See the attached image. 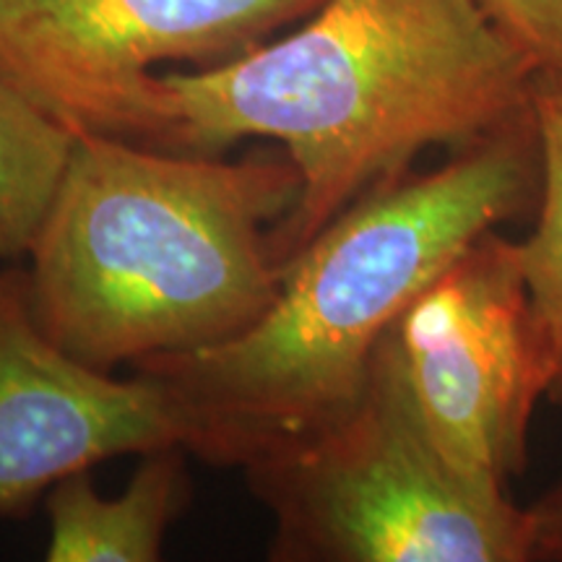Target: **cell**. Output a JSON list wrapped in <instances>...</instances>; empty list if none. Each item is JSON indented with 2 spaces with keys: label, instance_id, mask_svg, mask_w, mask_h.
<instances>
[{
  "label": "cell",
  "instance_id": "obj_1",
  "mask_svg": "<svg viewBox=\"0 0 562 562\" xmlns=\"http://www.w3.org/2000/svg\"><path fill=\"white\" fill-rule=\"evenodd\" d=\"M539 76L476 0H326L305 26L199 74H149L100 131L151 149L281 144L300 195L269 232L281 277L344 209L533 115Z\"/></svg>",
  "mask_w": 562,
  "mask_h": 562
},
{
  "label": "cell",
  "instance_id": "obj_2",
  "mask_svg": "<svg viewBox=\"0 0 562 562\" xmlns=\"http://www.w3.org/2000/svg\"><path fill=\"white\" fill-rule=\"evenodd\" d=\"M539 193L537 112L438 170L372 188L305 245L250 331L133 368L188 422V453L243 467L273 440L344 409L409 302L484 232Z\"/></svg>",
  "mask_w": 562,
  "mask_h": 562
},
{
  "label": "cell",
  "instance_id": "obj_3",
  "mask_svg": "<svg viewBox=\"0 0 562 562\" xmlns=\"http://www.w3.org/2000/svg\"><path fill=\"white\" fill-rule=\"evenodd\" d=\"M297 195L286 154L222 159L76 128L30 250L34 318L102 372L237 339L279 297L269 232Z\"/></svg>",
  "mask_w": 562,
  "mask_h": 562
},
{
  "label": "cell",
  "instance_id": "obj_4",
  "mask_svg": "<svg viewBox=\"0 0 562 562\" xmlns=\"http://www.w3.org/2000/svg\"><path fill=\"white\" fill-rule=\"evenodd\" d=\"M279 562H529L531 518L442 459L383 336L351 402L243 461Z\"/></svg>",
  "mask_w": 562,
  "mask_h": 562
},
{
  "label": "cell",
  "instance_id": "obj_5",
  "mask_svg": "<svg viewBox=\"0 0 562 562\" xmlns=\"http://www.w3.org/2000/svg\"><path fill=\"white\" fill-rule=\"evenodd\" d=\"M391 331L442 459L474 487L505 492V482L524 472L533 409L552 385L521 243L484 232Z\"/></svg>",
  "mask_w": 562,
  "mask_h": 562
},
{
  "label": "cell",
  "instance_id": "obj_6",
  "mask_svg": "<svg viewBox=\"0 0 562 562\" xmlns=\"http://www.w3.org/2000/svg\"><path fill=\"white\" fill-rule=\"evenodd\" d=\"M326 0H0V79L70 128L100 131L151 66H222Z\"/></svg>",
  "mask_w": 562,
  "mask_h": 562
},
{
  "label": "cell",
  "instance_id": "obj_7",
  "mask_svg": "<svg viewBox=\"0 0 562 562\" xmlns=\"http://www.w3.org/2000/svg\"><path fill=\"white\" fill-rule=\"evenodd\" d=\"M182 446L188 422L149 375L117 381L40 328L26 269H0V518L26 513L70 474L125 453Z\"/></svg>",
  "mask_w": 562,
  "mask_h": 562
},
{
  "label": "cell",
  "instance_id": "obj_8",
  "mask_svg": "<svg viewBox=\"0 0 562 562\" xmlns=\"http://www.w3.org/2000/svg\"><path fill=\"white\" fill-rule=\"evenodd\" d=\"M182 446L144 453L123 495L104 497L89 472L70 474L45 495L50 562H157L175 518L191 501Z\"/></svg>",
  "mask_w": 562,
  "mask_h": 562
},
{
  "label": "cell",
  "instance_id": "obj_9",
  "mask_svg": "<svg viewBox=\"0 0 562 562\" xmlns=\"http://www.w3.org/2000/svg\"><path fill=\"white\" fill-rule=\"evenodd\" d=\"M74 144L76 128L0 79V269L30 256Z\"/></svg>",
  "mask_w": 562,
  "mask_h": 562
},
{
  "label": "cell",
  "instance_id": "obj_10",
  "mask_svg": "<svg viewBox=\"0 0 562 562\" xmlns=\"http://www.w3.org/2000/svg\"><path fill=\"white\" fill-rule=\"evenodd\" d=\"M539 220L521 243L526 286L552 360L550 402L562 406V87L539 83Z\"/></svg>",
  "mask_w": 562,
  "mask_h": 562
},
{
  "label": "cell",
  "instance_id": "obj_11",
  "mask_svg": "<svg viewBox=\"0 0 562 562\" xmlns=\"http://www.w3.org/2000/svg\"><path fill=\"white\" fill-rule=\"evenodd\" d=\"M531 63L539 83L562 87V0H476Z\"/></svg>",
  "mask_w": 562,
  "mask_h": 562
},
{
  "label": "cell",
  "instance_id": "obj_12",
  "mask_svg": "<svg viewBox=\"0 0 562 562\" xmlns=\"http://www.w3.org/2000/svg\"><path fill=\"white\" fill-rule=\"evenodd\" d=\"M531 560L562 562V482L531 505Z\"/></svg>",
  "mask_w": 562,
  "mask_h": 562
}]
</instances>
